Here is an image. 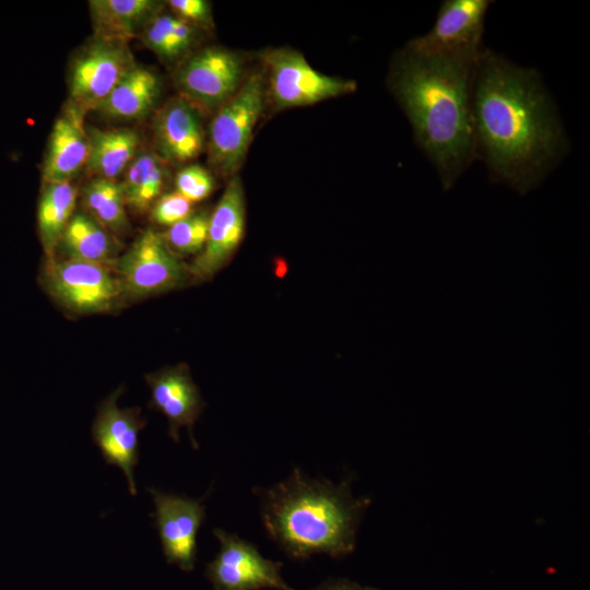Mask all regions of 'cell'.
<instances>
[{
	"instance_id": "6da1fadb",
	"label": "cell",
	"mask_w": 590,
	"mask_h": 590,
	"mask_svg": "<svg viewBox=\"0 0 590 590\" xmlns=\"http://www.w3.org/2000/svg\"><path fill=\"white\" fill-rule=\"evenodd\" d=\"M472 115L477 158L493 179L521 194L567 153L560 119L540 74L488 49L476 64Z\"/></svg>"
},
{
	"instance_id": "7a4b0ae2",
	"label": "cell",
	"mask_w": 590,
	"mask_h": 590,
	"mask_svg": "<svg viewBox=\"0 0 590 590\" xmlns=\"http://www.w3.org/2000/svg\"><path fill=\"white\" fill-rule=\"evenodd\" d=\"M477 62L423 56L404 47L390 67L389 90L445 190L477 158L472 115Z\"/></svg>"
},
{
	"instance_id": "3957f363",
	"label": "cell",
	"mask_w": 590,
	"mask_h": 590,
	"mask_svg": "<svg viewBox=\"0 0 590 590\" xmlns=\"http://www.w3.org/2000/svg\"><path fill=\"white\" fill-rule=\"evenodd\" d=\"M353 476L339 483L310 477L295 468L270 487L255 486L260 517L269 538L290 558L316 554L343 558L354 552L362 519L371 499L354 497Z\"/></svg>"
},
{
	"instance_id": "277c9868",
	"label": "cell",
	"mask_w": 590,
	"mask_h": 590,
	"mask_svg": "<svg viewBox=\"0 0 590 590\" xmlns=\"http://www.w3.org/2000/svg\"><path fill=\"white\" fill-rule=\"evenodd\" d=\"M266 95L263 75L252 73L212 118L208 135L209 158L222 175L232 177L243 165Z\"/></svg>"
},
{
	"instance_id": "5b68a950",
	"label": "cell",
	"mask_w": 590,
	"mask_h": 590,
	"mask_svg": "<svg viewBox=\"0 0 590 590\" xmlns=\"http://www.w3.org/2000/svg\"><path fill=\"white\" fill-rule=\"evenodd\" d=\"M268 69V90L276 109L314 105L356 91L354 80L315 70L298 51L276 48L262 56Z\"/></svg>"
},
{
	"instance_id": "8992f818",
	"label": "cell",
	"mask_w": 590,
	"mask_h": 590,
	"mask_svg": "<svg viewBox=\"0 0 590 590\" xmlns=\"http://www.w3.org/2000/svg\"><path fill=\"white\" fill-rule=\"evenodd\" d=\"M114 269L122 297L132 299L174 290L190 276L188 267L169 250L162 234L151 228L119 256Z\"/></svg>"
},
{
	"instance_id": "52a82bcc",
	"label": "cell",
	"mask_w": 590,
	"mask_h": 590,
	"mask_svg": "<svg viewBox=\"0 0 590 590\" xmlns=\"http://www.w3.org/2000/svg\"><path fill=\"white\" fill-rule=\"evenodd\" d=\"M492 1L446 0L434 26L405 47L429 57L477 62L483 50L484 20Z\"/></svg>"
},
{
	"instance_id": "ba28073f",
	"label": "cell",
	"mask_w": 590,
	"mask_h": 590,
	"mask_svg": "<svg viewBox=\"0 0 590 590\" xmlns=\"http://www.w3.org/2000/svg\"><path fill=\"white\" fill-rule=\"evenodd\" d=\"M43 281L59 304L76 314L109 311L122 297L116 273L102 264L46 259Z\"/></svg>"
},
{
	"instance_id": "9c48e42d",
	"label": "cell",
	"mask_w": 590,
	"mask_h": 590,
	"mask_svg": "<svg viewBox=\"0 0 590 590\" xmlns=\"http://www.w3.org/2000/svg\"><path fill=\"white\" fill-rule=\"evenodd\" d=\"M220 542L215 557L205 565L213 590H295L282 578V562L263 557L251 542L223 529H213Z\"/></svg>"
},
{
	"instance_id": "30bf717a",
	"label": "cell",
	"mask_w": 590,
	"mask_h": 590,
	"mask_svg": "<svg viewBox=\"0 0 590 590\" xmlns=\"http://www.w3.org/2000/svg\"><path fill=\"white\" fill-rule=\"evenodd\" d=\"M134 64L127 44L96 38L71 66L69 104L82 114L96 110Z\"/></svg>"
},
{
	"instance_id": "8fae6325",
	"label": "cell",
	"mask_w": 590,
	"mask_h": 590,
	"mask_svg": "<svg viewBox=\"0 0 590 590\" xmlns=\"http://www.w3.org/2000/svg\"><path fill=\"white\" fill-rule=\"evenodd\" d=\"M244 80L240 57L221 47L199 50L175 73L180 96L198 108H219L238 91Z\"/></svg>"
},
{
	"instance_id": "7c38bea8",
	"label": "cell",
	"mask_w": 590,
	"mask_h": 590,
	"mask_svg": "<svg viewBox=\"0 0 590 590\" xmlns=\"http://www.w3.org/2000/svg\"><path fill=\"white\" fill-rule=\"evenodd\" d=\"M154 503V527L168 564L191 571L197 559V535L205 519L203 498L196 499L149 488Z\"/></svg>"
},
{
	"instance_id": "4fadbf2b",
	"label": "cell",
	"mask_w": 590,
	"mask_h": 590,
	"mask_svg": "<svg viewBox=\"0 0 590 590\" xmlns=\"http://www.w3.org/2000/svg\"><path fill=\"white\" fill-rule=\"evenodd\" d=\"M121 391L117 389L99 404L92 426V437L105 462L122 471L129 493L135 496L134 468L139 462V433L145 422L138 408H119L117 401Z\"/></svg>"
},
{
	"instance_id": "5bb4252c",
	"label": "cell",
	"mask_w": 590,
	"mask_h": 590,
	"mask_svg": "<svg viewBox=\"0 0 590 590\" xmlns=\"http://www.w3.org/2000/svg\"><path fill=\"white\" fill-rule=\"evenodd\" d=\"M245 229V197L238 175L228 180L214 211L210 214L206 243L189 269L191 276H213L233 256Z\"/></svg>"
},
{
	"instance_id": "9a60e30c",
	"label": "cell",
	"mask_w": 590,
	"mask_h": 590,
	"mask_svg": "<svg viewBox=\"0 0 590 590\" xmlns=\"http://www.w3.org/2000/svg\"><path fill=\"white\" fill-rule=\"evenodd\" d=\"M156 154L166 163H186L197 158L205 144L199 108L182 96L169 99L153 122Z\"/></svg>"
},
{
	"instance_id": "2e32d148",
	"label": "cell",
	"mask_w": 590,
	"mask_h": 590,
	"mask_svg": "<svg viewBox=\"0 0 590 590\" xmlns=\"http://www.w3.org/2000/svg\"><path fill=\"white\" fill-rule=\"evenodd\" d=\"M145 379L151 389L150 406L166 416L169 437L178 442L179 429L186 427L192 447L198 449L192 429L204 402L188 369L181 365L169 367L148 375Z\"/></svg>"
},
{
	"instance_id": "e0dca14e",
	"label": "cell",
	"mask_w": 590,
	"mask_h": 590,
	"mask_svg": "<svg viewBox=\"0 0 590 590\" xmlns=\"http://www.w3.org/2000/svg\"><path fill=\"white\" fill-rule=\"evenodd\" d=\"M88 148L84 114L68 104L49 134L42 168L43 182H71L85 167Z\"/></svg>"
},
{
	"instance_id": "ac0fdd59",
	"label": "cell",
	"mask_w": 590,
	"mask_h": 590,
	"mask_svg": "<svg viewBox=\"0 0 590 590\" xmlns=\"http://www.w3.org/2000/svg\"><path fill=\"white\" fill-rule=\"evenodd\" d=\"M160 93L158 75L151 69L134 64L96 111L117 120L142 119L151 113Z\"/></svg>"
},
{
	"instance_id": "d6986e66",
	"label": "cell",
	"mask_w": 590,
	"mask_h": 590,
	"mask_svg": "<svg viewBox=\"0 0 590 590\" xmlns=\"http://www.w3.org/2000/svg\"><path fill=\"white\" fill-rule=\"evenodd\" d=\"M57 250L63 259L114 268L119 245L114 235L86 212L74 213L59 240Z\"/></svg>"
},
{
	"instance_id": "ffe728a7",
	"label": "cell",
	"mask_w": 590,
	"mask_h": 590,
	"mask_svg": "<svg viewBox=\"0 0 590 590\" xmlns=\"http://www.w3.org/2000/svg\"><path fill=\"white\" fill-rule=\"evenodd\" d=\"M88 3L96 38L123 44L140 35L160 8V3L152 0H93Z\"/></svg>"
},
{
	"instance_id": "44dd1931",
	"label": "cell",
	"mask_w": 590,
	"mask_h": 590,
	"mask_svg": "<svg viewBox=\"0 0 590 590\" xmlns=\"http://www.w3.org/2000/svg\"><path fill=\"white\" fill-rule=\"evenodd\" d=\"M88 156L86 172L92 178L115 179L128 168L139 152L140 137L127 128L86 127Z\"/></svg>"
},
{
	"instance_id": "7402d4cb",
	"label": "cell",
	"mask_w": 590,
	"mask_h": 590,
	"mask_svg": "<svg viewBox=\"0 0 590 590\" xmlns=\"http://www.w3.org/2000/svg\"><path fill=\"white\" fill-rule=\"evenodd\" d=\"M78 189L71 182H44L37 206L39 238L47 259L55 258L59 240L74 215Z\"/></svg>"
},
{
	"instance_id": "603a6c76",
	"label": "cell",
	"mask_w": 590,
	"mask_h": 590,
	"mask_svg": "<svg viewBox=\"0 0 590 590\" xmlns=\"http://www.w3.org/2000/svg\"><path fill=\"white\" fill-rule=\"evenodd\" d=\"M166 181L165 162L155 153L140 150L121 181L127 208L143 213L162 196Z\"/></svg>"
},
{
	"instance_id": "cb8c5ba5",
	"label": "cell",
	"mask_w": 590,
	"mask_h": 590,
	"mask_svg": "<svg viewBox=\"0 0 590 590\" xmlns=\"http://www.w3.org/2000/svg\"><path fill=\"white\" fill-rule=\"evenodd\" d=\"M82 198L87 214L111 235H122L128 232L130 223L121 181L92 178L84 186Z\"/></svg>"
},
{
	"instance_id": "d4e9b609",
	"label": "cell",
	"mask_w": 590,
	"mask_h": 590,
	"mask_svg": "<svg viewBox=\"0 0 590 590\" xmlns=\"http://www.w3.org/2000/svg\"><path fill=\"white\" fill-rule=\"evenodd\" d=\"M197 27L173 13H156L140 33L142 43L164 61H173L188 51Z\"/></svg>"
},
{
	"instance_id": "484cf974",
	"label": "cell",
	"mask_w": 590,
	"mask_h": 590,
	"mask_svg": "<svg viewBox=\"0 0 590 590\" xmlns=\"http://www.w3.org/2000/svg\"><path fill=\"white\" fill-rule=\"evenodd\" d=\"M209 221V213H192L169 226L162 237L176 256L200 253L206 243Z\"/></svg>"
},
{
	"instance_id": "4316f807",
	"label": "cell",
	"mask_w": 590,
	"mask_h": 590,
	"mask_svg": "<svg viewBox=\"0 0 590 590\" xmlns=\"http://www.w3.org/2000/svg\"><path fill=\"white\" fill-rule=\"evenodd\" d=\"M176 191L192 203L206 199L214 188L210 172L200 165H188L175 177Z\"/></svg>"
},
{
	"instance_id": "83f0119b",
	"label": "cell",
	"mask_w": 590,
	"mask_h": 590,
	"mask_svg": "<svg viewBox=\"0 0 590 590\" xmlns=\"http://www.w3.org/2000/svg\"><path fill=\"white\" fill-rule=\"evenodd\" d=\"M151 219L158 225L172 226L193 213V203L178 193L162 194L152 205Z\"/></svg>"
},
{
	"instance_id": "f1b7e54d",
	"label": "cell",
	"mask_w": 590,
	"mask_h": 590,
	"mask_svg": "<svg viewBox=\"0 0 590 590\" xmlns=\"http://www.w3.org/2000/svg\"><path fill=\"white\" fill-rule=\"evenodd\" d=\"M172 13L194 27L212 25L211 4L204 0H169Z\"/></svg>"
},
{
	"instance_id": "f546056e",
	"label": "cell",
	"mask_w": 590,
	"mask_h": 590,
	"mask_svg": "<svg viewBox=\"0 0 590 590\" xmlns=\"http://www.w3.org/2000/svg\"><path fill=\"white\" fill-rule=\"evenodd\" d=\"M311 590H380L375 587L361 586L345 578H329Z\"/></svg>"
}]
</instances>
